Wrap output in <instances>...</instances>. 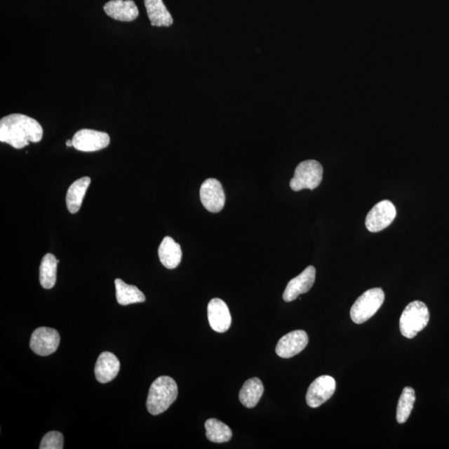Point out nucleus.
<instances>
[{
    "instance_id": "39448f33",
    "label": "nucleus",
    "mask_w": 449,
    "mask_h": 449,
    "mask_svg": "<svg viewBox=\"0 0 449 449\" xmlns=\"http://www.w3.org/2000/svg\"><path fill=\"white\" fill-rule=\"evenodd\" d=\"M323 178V168L316 160H307L300 163L295 168L290 186L295 192L303 189L314 190L320 186Z\"/></svg>"
},
{
    "instance_id": "2eb2a0df",
    "label": "nucleus",
    "mask_w": 449,
    "mask_h": 449,
    "mask_svg": "<svg viewBox=\"0 0 449 449\" xmlns=\"http://www.w3.org/2000/svg\"><path fill=\"white\" fill-rule=\"evenodd\" d=\"M120 370L119 358L110 352H103L98 357L95 366V375L102 384L109 383L114 380Z\"/></svg>"
},
{
    "instance_id": "1a4fd4ad",
    "label": "nucleus",
    "mask_w": 449,
    "mask_h": 449,
    "mask_svg": "<svg viewBox=\"0 0 449 449\" xmlns=\"http://www.w3.org/2000/svg\"><path fill=\"white\" fill-rule=\"evenodd\" d=\"M72 141L76 150L85 152H97L109 145L110 137L106 133L82 129L74 134Z\"/></svg>"
},
{
    "instance_id": "4468645a",
    "label": "nucleus",
    "mask_w": 449,
    "mask_h": 449,
    "mask_svg": "<svg viewBox=\"0 0 449 449\" xmlns=\"http://www.w3.org/2000/svg\"><path fill=\"white\" fill-rule=\"evenodd\" d=\"M105 11L112 19L131 22L139 15L138 8L133 0H111L105 6Z\"/></svg>"
},
{
    "instance_id": "f3484780",
    "label": "nucleus",
    "mask_w": 449,
    "mask_h": 449,
    "mask_svg": "<svg viewBox=\"0 0 449 449\" xmlns=\"http://www.w3.org/2000/svg\"><path fill=\"white\" fill-rule=\"evenodd\" d=\"M90 183H91V179L84 177L72 184L67 190L66 204L70 213L74 214L79 212Z\"/></svg>"
},
{
    "instance_id": "412c9836",
    "label": "nucleus",
    "mask_w": 449,
    "mask_h": 449,
    "mask_svg": "<svg viewBox=\"0 0 449 449\" xmlns=\"http://www.w3.org/2000/svg\"><path fill=\"white\" fill-rule=\"evenodd\" d=\"M60 260L55 255L48 253L42 259L39 267V281L43 288L52 289L57 281V269Z\"/></svg>"
},
{
    "instance_id": "9d476101",
    "label": "nucleus",
    "mask_w": 449,
    "mask_h": 449,
    "mask_svg": "<svg viewBox=\"0 0 449 449\" xmlns=\"http://www.w3.org/2000/svg\"><path fill=\"white\" fill-rule=\"evenodd\" d=\"M336 382L333 377L322 375L309 385L307 394V403L309 407L318 408L333 396Z\"/></svg>"
},
{
    "instance_id": "ddd939ff",
    "label": "nucleus",
    "mask_w": 449,
    "mask_h": 449,
    "mask_svg": "<svg viewBox=\"0 0 449 449\" xmlns=\"http://www.w3.org/2000/svg\"><path fill=\"white\" fill-rule=\"evenodd\" d=\"M210 327L218 333H224L232 325V316L226 302L219 298L210 300L208 307Z\"/></svg>"
},
{
    "instance_id": "f257e3e1",
    "label": "nucleus",
    "mask_w": 449,
    "mask_h": 449,
    "mask_svg": "<svg viewBox=\"0 0 449 449\" xmlns=\"http://www.w3.org/2000/svg\"><path fill=\"white\" fill-rule=\"evenodd\" d=\"M43 134L42 126L24 114H11L0 120V141L16 149L41 141Z\"/></svg>"
},
{
    "instance_id": "b1692460",
    "label": "nucleus",
    "mask_w": 449,
    "mask_h": 449,
    "mask_svg": "<svg viewBox=\"0 0 449 449\" xmlns=\"http://www.w3.org/2000/svg\"><path fill=\"white\" fill-rule=\"evenodd\" d=\"M40 449H62L64 448V436L57 431H52L44 435Z\"/></svg>"
},
{
    "instance_id": "aec40b11",
    "label": "nucleus",
    "mask_w": 449,
    "mask_h": 449,
    "mask_svg": "<svg viewBox=\"0 0 449 449\" xmlns=\"http://www.w3.org/2000/svg\"><path fill=\"white\" fill-rule=\"evenodd\" d=\"M116 297L121 305L145 302V294L137 286L126 284L120 279L115 280Z\"/></svg>"
},
{
    "instance_id": "7ed1b4c3",
    "label": "nucleus",
    "mask_w": 449,
    "mask_h": 449,
    "mask_svg": "<svg viewBox=\"0 0 449 449\" xmlns=\"http://www.w3.org/2000/svg\"><path fill=\"white\" fill-rule=\"evenodd\" d=\"M429 321V311L427 305L415 300L404 309L399 321L401 334L408 339H413L423 330Z\"/></svg>"
},
{
    "instance_id": "9b49d317",
    "label": "nucleus",
    "mask_w": 449,
    "mask_h": 449,
    "mask_svg": "<svg viewBox=\"0 0 449 449\" xmlns=\"http://www.w3.org/2000/svg\"><path fill=\"white\" fill-rule=\"evenodd\" d=\"M309 342L307 332L294 330L284 335L277 343L276 352L281 358H289L300 354Z\"/></svg>"
},
{
    "instance_id": "f8f14e48",
    "label": "nucleus",
    "mask_w": 449,
    "mask_h": 449,
    "mask_svg": "<svg viewBox=\"0 0 449 449\" xmlns=\"http://www.w3.org/2000/svg\"><path fill=\"white\" fill-rule=\"evenodd\" d=\"M316 268L309 266L304 269L298 276L290 280L286 286L284 294H283V299L285 302H293L299 297L300 295L307 293L311 290L314 281H316Z\"/></svg>"
},
{
    "instance_id": "393cba45",
    "label": "nucleus",
    "mask_w": 449,
    "mask_h": 449,
    "mask_svg": "<svg viewBox=\"0 0 449 449\" xmlns=\"http://www.w3.org/2000/svg\"><path fill=\"white\" fill-rule=\"evenodd\" d=\"M66 145H67V147H74V145H73V141H72V140H67V141L66 142Z\"/></svg>"
},
{
    "instance_id": "6e6552de",
    "label": "nucleus",
    "mask_w": 449,
    "mask_h": 449,
    "mask_svg": "<svg viewBox=\"0 0 449 449\" xmlns=\"http://www.w3.org/2000/svg\"><path fill=\"white\" fill-rule=\"evenodd\" d=\"M200 199L202 205L208 212H221L226 202V196L221 182L215 178L206 180L201 187Z\"/></svg>"
},
{
    "instance_id": "0eeeda50",
    "label": "nucleus",
    "mask_w": 449,
    "mask_h": 449,
    "mask_svg": "<svg viewBox=\"0 0 449 449\" xmlns=\"http://www.w3.org/2000/svg\"><path fill=\"white\" fill-rule=\"evenodd\" d=\"M60 343V335L52 328L39 327L31 336L30 348L40 356H48L55 353Z\"/></svg>"
},
{
    "instance_id": "5701e85b",
    "label": "nucleus",
    "mask_w": 449,
    "mask_h": 449,
    "mask_svg": "<svg viewBox=\"0 0 449 449\" xmlns=\"http://www.w3.org/2000/svg\"><path fill=\"white\" fill-rule=\"evenodd\" d=\"M415 402V391L411 387L403 389L399 398L396 419L398 424H404L411 415Z\"/></svg>"
},
{
    "instance_id": "f03ea898",
    "label": "nucleus",
    "mask_w": 449,
    "mask_h": 449,
    "mask_svg": "<svg viewBox=\"0 0 449 449\" xmlns=\"http://www.w3.org/2000/svg\"><path fill=\"white\" fill-rule=\"evenodd\" d=\"M178 388L176 382L170 377L161 376L152 384L147 401L148 412L159 415L167 411L176 401Z\"/></svg>"
},
{
    "instance_id": "dca6fc26",
    "label": "nucleus",
    "mask_w": 449,
    "mask_h": 449,
    "mask_svg": "<svg viewBox=\"0 0 449 449\" xmlns=\"http://www.w3.org/2000/svg\"><path fill=\"white\" fill-rule=\"evenodd\" d=\"M159 257L166 268L175 269L182 260L181 246L172 237L166 236L159 246Z\"/></svg>"
},
{
    "instance_id": "20e7f679",
    "label": "nucleus",
    "mask_w": 449,
    "mask_h": 449,
    "mask_svg": "<svg viewBox=\"0 0 449 449\" xmlns=\"http://www.w3.org/2000/svg\"><path fill=\"white\" fill-rule=\"evenodd\" d=\"M384 292L380 288L370 289L356 300L350 309V317L356 324H362L375 316L384 302Z\"/></svg>"
},
{
    "instance_id": "4be33fe9",
    "label": "nucleus",
    "mask_w": 449,
    "mask_h": 449,
    "mask_svg": "<svg viewBox=\"0 0 449 449\" xmlns=\"http://www.w3.org/2000/svg\"><path fill=\"white\" fill-rule=\"evenodd\" d=\"M206 435L210 442L222 443L230 441L232 432L227 424L215 419L206 420L205 423Z\"/></svg>"
},
{
    "instance_id": "a211bd4d",
    "label": "nucleus",
    "mask_w": 449,
    "mask_h": 449,
    "mask_svg": "<svg viewBox=\"0 0 449 449\" xmlns=\"http://www.w3.org/2000/svg\"><path fill=\"white\" fill-rule=\"evenodd\" d=\"M148 18L152 26L169 27L173 19L163 0H145Z\"/></svg>"
},
{
    "instance_id": "6ab92c4d",
    "label": "nucleus",
    "mask_w": 449,
    "mask_h": 449,
    "mask_svg": "<svg viewBox=\"0 0 449 449\" xmlns=\"http://www.w3.org/2000/svg\"><path fill=\"white\" fill-rule=\"evenodd\" d=\"M264 393V385L258 378H253L246 381L239 394L240 401L246 408H254L257 406Z\"/></svg>"
},
{
    "instance_id": "423d86ee",
    "label": "nucleus",
    "mask_w": 449,
    "mask_h": 449,
    "mask_svg": "<svg viewBox=\"0 0 449 449\" xmlns=\"http://www.w3.org/2000/svg\"><path fill=\"white\" fill-rule=\"evenodd\" d=\"M396 215V208L391 201H381L368 213L366 220V228L370 232H381L394 222Z\"/></svg>"
}]
</instances>
